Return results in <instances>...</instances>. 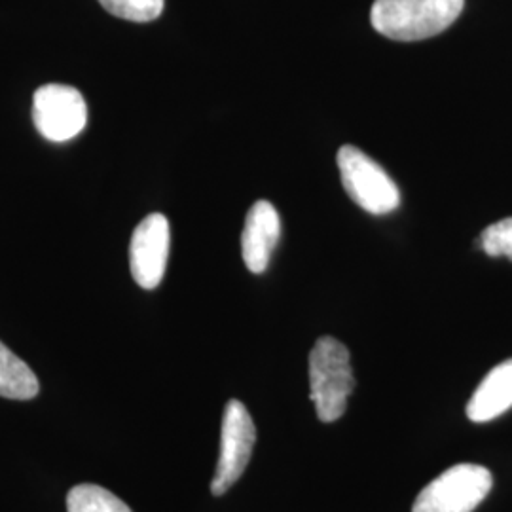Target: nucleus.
I'll list each match as a JSON object with an SVG mask.
<instances>
[{"instance_id": "1", "label": "nucleus", "mask_w": 512, "mask_h": 512, "mask_svg": "<svg viewBox=\"0 0 512 512\" xmlns=\"http://www.w3.org/2000/svg\"><path fill=\"white\" fill-rule=\"evenodd\" d=\"M463 6L465 0H374L370 23L385 38L418 42L446 31Z\"/></svg>"}, {"instance_id": "2", "label": "nucleus", "mask_w": 512, "mask_h": 512, "mask_svg": "<svg viewBox=\"0 0 512 512\" xmlns=\"http://www.w3.org/2000/svg\"><path fill=\"white\" fill-rule=\"evenodd\" d=\"M355 387L349 351L336 338H319L310 353V397L317 418L325 423L340 420Z\"/></svg>"}, {"instance_id": "3", "label": "nucleus", "mask_w": 512, "mask_h": 512, "mask_svg": "<svg viewBox=\"0 0 512 512\" xmlns=\"http://www.w3.org/2000/svg\"><path fill=\"white\" fill-rule=\"evenodd\" d=\"M494 486L492 473L475 463H459L421 490L412 512H473Z\"/></svg>"}, {"instance_id": "4", "label": "nucleus", "mask_w": 512, "mask_h": 512, "mask_svg": "<svg viewBox=\"0 0 512 512\" xmlns=\"http://www.w3.org/2000/svg\"><path fill=\"white\" fill-rule=\"evenodd\" d=\"M338 167L349 198L370 215L393 213L401 194L397 184L363 150L344 145L338 150Z\"/></svg>"}, {"instance_id": "5", "label": "nucleus", "mask_w": 512, "mask_h": 512, "mask_svg": "<svg viewBox=\"0 0 512 512\" xmlns=\"http://www.w3.org/2000/svg\"><path fill=\"white\" fill-rule=\"evenodd\" d=\"M255 442V421L249 410L239 401H230L224 408L222 418L219 461L211 482L213 494H226L238 482L251 461Z\"/></svg>"}, {"instance_id": "6", "label": "nucleus", "mask_w": 512, "mask_h": 512, "mask_svg": "<svg viewBox=\"0 0 512 512\" xmlns=\"http://www.w3.org/2000/svg\"><path fill=\"white\" fill-rule=\"evenodd\" d=\"M33 122L44 139L65 143L86 128L88 105L73 86L46 84L33 97Z\"/></svg>"}, {"instance_id": "7", "label": "nucleus", "mask_w": 512, "mask_h": 512, "mask_svg": "<svg viewBox=\"0 0 512 512\" xmlns=\"http://www.w3.org/2000/svg\"><path fill=\"white\" fill-rule=\"evenodd\" d=\"M169 220L152 213L133 230L129 243V268L135 283L143 289H156L164 279L169 258Z\"/></svg>"}, {"instance_id": "8", "label": "nucleus", "mask_w": 512, "mask_h": 512, "mask_svg": "<svg viewBox=\"0 0 512 512\" xmlns=\"http://www.w3.org/2000/svg\"><path fill=\"white\" fill-rule=\"evenodd\" d=\"M281 236L279 213L270 202H256L247 213L241 234V255L253 274L266 272Z\"/></svg>"}, {"instance_id": "9", "label": "nucleus", "mask_w": 512, "mask_h": 512, "mask_svg": "<svg viewBox=\"0 0 512 512\" xmlns=\"http://www.w3.org/2000/svg\"><path fill=\"white\" fill-rule=\"evenodd\" d=\"M512 408V359L495 366L476 387L467 404V418L476 423L495 420Z\"/></svg>"}, {"instance_id": "10", "label": "nucleus", "mask_w": 512, "mask_h": 512, "mask_svg": "<svg viewBox=\"0 0 512 512\" xmlns=\"http://www.w3.org/2000/svg\"><path fill=\"white\" fill-rule=\"evenodd\" d=\"M38 395L35 372L0 342V397L29 401Z\"/></svg>"}, {"instance_id": "11", "label": "nucleus", "mask_w": 512, "mask_h": 512, "mask_svg": "<svg viewBox=\"0 0 512 512\" xmlns=\"http://www.w3.org/2000/svg\"><path fill=\"white\" fill-rule=\"evenodd\" d=\"M67 512H133L128 505L95 484L74 486L67 495Z\"/></svg>"}, {"instance_id": "12", "label": "nucleus", "mask_w": 512, "mask_h": 512, "mask_svg": "<svg viewBox=\"0 0 512 512\" xmlns=\"http://www.w3.org/2000/svg\"><path fill=\"white\" fill-rule=\"evenodd\" d=\"M99 4L116 18L147 23L162 16L165 0H99Z\"/></svg>"}, {"instance_id": "13", "label": "nucleus", "mask_w": 512, "mask_h": 512, "mask_svg": "<svg viewBox=\"0 0 512 512\" xmlns=\"http://www.w3.org/2000/svg\"><path fill=\"white\" fill-rule=\"evenodd\" d=\"M482 249L490 256H507L512 260V219H503L482 232Z\"/></svg>"}]
</instances>
